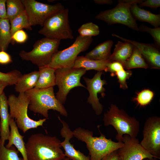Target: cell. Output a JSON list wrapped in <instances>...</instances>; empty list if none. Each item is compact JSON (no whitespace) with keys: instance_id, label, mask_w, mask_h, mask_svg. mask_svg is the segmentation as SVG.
<instances>
[{"instance_id":"1","label":"cell","mask_w":160,"mask_h":160,"mask_svg":"<svg viewBox=\"0 0 160 160\" xmlns=\"http://www.w3.org/2000/svg\"><path fill=\"white\" fill-rule=\"evenodd\" d=\"M61 141L55 136L41 133L31 135L25 144L28 160H63Z\"/></svg>"},{"instance_id":"2","label":"cell","mask_w":160,"mask_h":160,"mask_svg":"<svg viewBox=\"0 0 160 160\" xmlns=\"http://www.w3.org/2000/svg\"><path fill=\"white\" fill-rule=\"evenodd\" d=\"M74 137L86 144L90 160H102L111 152L118 150L124 145L122 142H115L107 139L100 132L99 137L93 136V133L88 129L79 127L73 131Z\"/></svg>"},{"instance_id":"3","label":"cell","mask_w":160,"mask_h":160,"mask_svg":"<svg viewBox=\"0 0 160 160\" xmlns=\"http://www.w3.org/2000/svg\"><path fill=\"white\" fill-rule=\"evenodd\" d=\"M103 120L104 126L111 125L115 129L117 132L116 138L118 142H122L124 135L136 138L140 132L139 121L113 104H111L109 110L104 114Z\"/></svg>"},{"instance_id":"4","label":"cell","mask_w":160,"mask_h":160,"mask_svg":"<svg viewBox=\"0 0 160 160\" xmlns=\"http://www.w3.org/2000/svg\"><path fill=\"white\" fill-rule=\"evenodd\" d=\"M25 93L30 100L28 108L34 113L48 119V111L53 110L63 116H68L66 109L55 95L53 87L43 89L34 88Z\"/></svg>"},{"instance_id":"5","label":"cell","mask_w":160,"mask_h":160,"mask_svg":"<svg viewBox=\"0 0 160 160\" xmlns=\"http://www.w3.org/2000/svg\"><path fill=\"white\" fill-rule=\"evenodd\" d=\"M29 102L28 97L25 93H19L17 96L11 94L7 98L10 118L14 119L18 128L24 133L30 129L42 126L48 119L36 121L30 118L28 114Z\"/></svg>"},{"instance_id":"6","label":"cell","mask_w":160,"mask_h":160,"mask_svg":"<svg viewBox=\"0 0 160 160\" xmlns=\"http://www.w3.org/2000/svg\"><path fill=\"white\" fill-rule=\"evenodd\" d=\"M60 42V40L44 37L35 43L31 50L27 52L23 50L19 55L23 60L29 61L39 68L47 66L58 50Z\"/></svg>"},{"instance_id":"7","label":"cell","mask_w":160,"mask_h":160,"mask_svg":"<svg viewBox=\"0 0 160 160\" xmlns=\"http://www.w3.org/2000/svg\"><path fill=\"white\" fill-rule=\"evenodd\" d=\"M68 14V9L65 8L52 15L45 21L39 33L52 39H73L69 24Z\"/></svg>"},{"instance_id":"8","label":"cell","mask_w":160,"mask_h":160,"mask_svg":"<svg viewBox=\"0 0 160 160\" xmlns=\"http://www.w3.org/2000/svg\"><path fill=\"white\" fill-rule=\"evenodd\" d=\"M138 0H119L114 8L102 11L95 18L103 21L109 25L120 24L136 31H139L136 21L130 10L132 4Z\"/></svg>"},{"instance_id":"9","label":"cell","mask_w":160,"mask_h":160,"mask_svg":"<svg viewBox=\"0 0 160 160\" xmlns=\"http://www.w3.org/2000/svg\"><path fill=\"white\" fill-rule=\"evenodd\" d=\"M92 41V37L78 36L74 43L69 47L56 52L47 66L55 69L73 68L78 55L80 52L87 50Z\"/></svg>"},{"instance_id":"10","label":"cell","mask_w":160,"mask_h":160,"mask_svg":"<svg viewBox=\"0 0 160 160\" xmlns=\"http://www.w3.org/2000/svg\"><path fill=\"white\" fill-rule=\"evenodd\" d=\"M86 71L83 68L56 69L55 83L58 87V90L55 96L62 104L65 103L68 94L73 88L78 87L86 88L80 81L81 77Z\"/></svg>"},{"instance_id":"11","label":"cell","mask_w":160,"mask_h":160,"mask_svg":"<svg viewBox=\"0 0 160 160\" xmlns=\"http://www.w3.org/2000/svg\"><path fill=\"white\" fill-rule=\"evenodd\" d=\"M31 26L42 27L46 20L56 12L65 9L60 3L54 5L43 3L35 0H21Z\"/></svg>"},{"instance_id":"12","label":"cell","mask_w":160,"mask_h":160,"mask_svg":"<svg viewBox=\"0 0 160 160\" xmlns=\"http://www.w3.org/2000/svg\"><path fill=\"white\" fill-rule=\"evenodd\" d=\"M143 138L140 144L155 158L160 159V118L153 116L148 117L145 122Z\"/></svg>"},{"instance_id":"13","label":"cell","mask_w":160,"mask_h":160,"mask_svg":"<svg viewBox=\"0 0 160 160\" xmlns=\"http://www.w3.org/2000/svg\"><path fill=\"white\" fill-rule=\"evenodd\" d=\"M103 73L102 71H97L92 79L83 77L89 95L87 102L91 105L92 109L97 115H100L103 110V106L99 102L97 94H100L103 97L105 96V89L103 86L107 84L105 80L101 79Z\"/></svg>"},{"instance_id":"14","label":"cell","mask_w":160,"mask_h":160,"mask_svg":"<svg viewBox=\"0 0 160 160\" xmlns=\"http://www.w3.org/2000/svg\"><path fill=\"white\" fill-rule=\"evenodd\" d=\"M122 142L123 145L117 150L121 160H143L154 157L143 148L136 138L124 135Z\"/></svg>"},{"instance_id":"15","label":"cell","mask_w":160,"mask_h":160,"mask_svg":"<svg viewBox=\"0 0 160 160\" xmlns=\"http://www.w3.org/2000/svg\"><path fill=\"white\" fill-rule=\"evenodd\" d=\"M112 35L121 39L123 41H128L137 47L141 52L149 68L160 69V49L154 44L142 43L127 39L114 33L112 34Z\"/></svg>"},{"instance_id":"16","label":"cell","mask_w":160,"mask_h":160,"mask_svg":"<svg viewBox=\"0 0 160 160\" xmlns=\"http://www.w3.org/2000/svg\"><path fill=\"white\" fill-rule=\"evenodd\" d=\"M58 119L62 123L63 127L60 130L62 137L64 140L60 143V145L64 151L66 157L71 160H90L89 156H87L79 150H76L70 140L73 137V132L70 128L68 124L62 120L59 116Z\"/></svg>"},{"instance_id":"17","label":"cell","mask_w":160,"mask_h":160,"mask_svg":"<svg viewBox=\"0 0 160 160\" xmlns=\"http://www.w3.org/2000/svg\"><path fill=\"white\" fill-rule=\"evenodd\" d=\"M8 107L7 98L3 92L0 96V143L3 144L8 140L10 134Z\"/></svg>"},{"instance_id":"18","label":"cell","mask_w":160,"mask_h":160,"mask_svg":"<svg viewBox=\"0 0 160 160\" xmlns=\"http://www.w3.org/2000/svg\"><path fill=\"white\" fill-rule=\"evenodd\" d=\"M142 0H138L132 4L130 10L134 19L140 21L146 22L150 24L154 28L160 25V14H153L151 12L140 8L138 4Z\"/></svg>"},{"instance_id":"19","label":"cell","mask_w":160,"mask_h":160,"mask_svg":"<svg viewBox=\"0 0 160 160\" xmlns=\"http://www.w3.org/2000/svg\"><path fill=\"white\" fill-rule=\"evenodd\" d=\"M9 127L10 128L9 135L7 144L6 147L7 148L14 145L21 154L23 160H28L26 156L25 143L23 140L24 136L19 133L18 128L14 119L10 118Z\"/></svg>"},{"instance_id":"20","label":"cell","mask_w":160,"mask_h":160,"mask_svg":"<svg viewBox=\"0 0 160 160\" xmlns=\"http://www.w3.org/2000/svg\"><path fill=\"white\" fill-rule=\"evenodd\" d=\"M118 41L115 46L113 53L109 60L111 62L117 61L122 65L131 55L134 45L127 41Z\"/></svg>"},{"instance_id":"21","label":"cell","mask_w":160,"mask_h":160,"mask_svg":"<svg viewBox=\"0 0 160 160\" xmlns=\"http://www.w3.org/2000/svg\"><path fill=\"white\" fill-rule=\"evenodd\" d=\"M111 62L108 60H95L88 59L84 56H77L73 68H83L86 71L94 70L98 71L107 72V64Z\"/></svg>"},{"instance_id":"22","label":"cell","mask_w":160,"mask_h":160,"mask_svg":"<svg viewBox=\"0 0 160 160\" xmlns=\"http://www.w3.org/2000/svg\"><path fill=\"white\" fill-rule=\"evenodd\" d=\"M39 71H34L29 73L21 75L15 84V89L16 92L24 93L34 88L39 76Z\"/></svg>"},{"instance_id":"23","label":"cell","mask_w":160,"mask_h":160,"mask_svg":"<svg viewBox=\"0 0 160 160\" xmlns=\"http://www.w3.org/2000/svg\"><path fill=\"white\" fill-rule=\"evenodd\" d=\"M113 41L108 40L99 44L84 57L86 58L95 60H109L111 55V50Z\"/></svg>"},{"instance_id":"24","label":"cell","mask_w":160,"mask_h":160,"mask_svg":"<svg viewBox=\"0 0 160 160\" xmlns=\"http://www.w3.org/2000/svg\"><path fill=\"white\" fill-rule=\"evenodd\" d=\"M55 69L46 66L39 68V76L34 88L46 89L56 85Z\"/></svg>"},{"instance_id":"25","label":"cell","mask_w":160,"mask_h":160,"mask_svg":"<svg viewBox=\"0 0 160 160\" xmlns=\"http://www.w3.org/2000/svg\"><path fill=\"white\" fill-rule=\"evenodd\" d=\"M122 65L124 68L126 70L135 68L146 69L149 68L141 52L135 46L131 55Z\"/></svg>"},{"instance_id":"26","label":"cell","mask_w":160,"mask_h":160,"mask_svg":"<svg viewBox=\"0 0 160 160\" xmlns=\"http://www.w3.org/2000/svg\"><path fill=\"white\" fill-rule=\"evenodd\" d=\"M9 21L0 19V51H6L10 43L12 44Z\"/></svg>"},{"instance_id":"27","label":"cell","mask_w":160,"mask_h":160,"mask_svg":"<svg viewBox=\"0 0 160 160\" xmlns=\"http://www.w3.org/2000/svg\"><path fill=\"white\" fill-rule=\"evenodd\" d=\"M12 36L17 31L25 29H32L25 11L9 21Z\"/></svg>"},{"instance_id":"28","label":"cell","mask_w":160,"mask_h":160,"mask_svg":"<svg viewBox=\"0 0 160 160\" xmlns=\"http://www.w3.org/2000/svg\"><path fill=\"white\" fill-rule=\"evenodd\" d=\"M7 18L9 21L25 11L21 0H6Z\"/></svg>"},{"instance_id":"29","label":"cell","mask_w":160,"mask_h":160,"mask_svg":"<svg viewBox=\"0 0 160 160\" xmlns=\"http://www.w3.org/2000/svg\"><path fill=\"white\" fill-rule=\"evenodd\" d=\"M19 153L14 145L7 148L0 143V160H23L19 157Z\"/></svg>"},{"instance_id":"30","label":"cell","mask_w":160,"mask_h":160,"mask_svg":"<svg viewBox=\"0 0 160 160\" xmlns=\"http://www.w3.org/2000/svg\"><path fill=\"white\" fill-rule=\"evenodd\" d=\"M154 92L149 89H144L137 93L133 101L135 102L137 105L144 107L149 104L153 99Z\"/></svg>"},{"instance_id":"31","label":"cell","mask_w":160,"mask_h":160,"mask_svg":"<svg viewBox=\"0 0 160 160\" xmlns=\"http://www.w3.org/2000/svg\"><path fill=\"white\" fill-rule=\"evenodd\" d=\"M79 36L82 37H92L98 35L100 31L98 26L92 22L82 25L78 29Z\"/></svg>"},{"instance_id":"32","label":"cell","mask_w":160,"mask_h":160,"mask_svg":"<svg viewBox=\"0 0 160 160\" xmlns=\"http://www.w3.org/2000/svg\"><path fill=\"white\" fill-rule=\"evenodd\" d=\"M21 75V72L17 70H13L7 73L0 71V81L6 83L9 86L15 85Z\"/></svg>"},{"instance_id":"33","label":"cell","mask_w":160,"mask_h":160,"mask_svg":"<svg viewBox=\"0 0 160 160\" xmlns=\"http://www.w3.org/2000/svg\"><path fill=\"white\" fill-rule=\"evenodd\" d=\"M139 31L150 34L153 38L154 44L159 49L160 48V27L150 28L145 25L142 24L138 27Z\"/></svg>"},{"instance_id":"34","label":"cell","mask_w":160,"mask_h":160,"mask_svg":"<svg viewBox=\"0 0 160 160\" xmlns=\"http://www.w3.org/2000/svg\"><path fill=\"white\" fill-rule=\"evenodd\" d=\"M132 74V71L130 70H125L124 68L115 72L114 76H116L117 77L120 88L124 90L128 89L126 81L131 76Z\"/></svg>"},{"instance_id":"35","label":"cell","mask_w":160,"mask_h":160,"mask_svg":"<svg viewBox=\"0 0 160 160\" xmlns=\"http://www.w3.org/2000/svg\"><path fill=\"white\" fill-rule=\"evenodd\" d=\"M28 37L27 34L23 29L17 31L12 36V44L14 42L18 43H24L27 40Z\"/></svg>"},{"instance_id":"36","label":"cell","mask_w":160,"mask_h":160,"mask_svg":"<svg viewBox=\"0 0 160 160\" xmlns=\"http://www.w3.org/2000/svg\"><path fill=\"white\" fill-rule=\"evenodd\" d=\"M106 66L107 72H110L112 76H114L116 71L124 68L122 64L117 61L109 62L107 64Z\"/></svg>"},{"instance_id":"37","label":"cell","mask_w":160,"mask_h":160,"mask_svg":"<svg viewBox=\"0 0 160 160\" xmlns=\"http://www.w3.org/2000/svg\"><path fill=\"white\" fill-rule=\"evenodd\" d=\"M138 4V6L140 8L147 7L153 9H156L158 7H160V0H142L141 2Z\"/></svg>"},{"instance_id":"38","label":"cell","mask_w":160,"mask_h":160,"mask_svg":"<svg viewBox=\"0 0 160 160\" xmlns=\"http://www.w3.org/2000/svg\"><path fill=\"white\" fill-rule=\"evenodd\" d=\"M11 56L6 51H0V64L6 65L12 63Z\"/></svg>"},{"instance_id":"39","label":"cell","mask_w":160,"mask_h":160,"mask_svg":"<svg viewBox=\"0 0 160 160\" xmlns=\"http://www.w3.org/2000/svg\"><path fill=\"white\" fill-rule=\"evenodd\" d=\"M6 0H0V19L7 18Z\"/></svg>"},{"instance_id":"40","label":"cell","mask_w":160,"mask_h":160,"mask_svg":"<svg viewBox=\"0 0 160 160\" xmlns=\"http://www.w3.org/2000/svg\"><path fill=\"white\" fill-rule=\"evenodd\" d=\"M102 160H121L117 150L114 151L105 156Z\"/></svg>"},{"instance_id":"41","label":"cell","mask_w":160,"mask_h":160,"mask_svg":"<svg viewBox=\"0 0 160 160\" xmlns=\"http://www.w3.org/2000/svg\"><path fill=\"white\" fill-rule=\"evenodd\" d=\"M94 1L95 4L100 5H111L113 4L112 0H94Z\"/></svg>"},{"instance_id":"42","label":"cell","mask_w":160,"mask_h":160,"mask_svg":"<svg viewBox=\"0 0 160 160\" xmlns=\"http://www.w3.org/2000/svg\"><path fill=\"white\" fill-rule=\"evenodd\" d=\"M8 86V85L6 83L0 81V96L4 92V89Z\"/></svg>"},{"instance_id":"43","label":"cell","mask_w":160,"mask_h":160,"mask_svg":"<svg viewBox=\"0 0 160 160\" xmlns=\"http://www.w3.org/2000/svg\"><path fill=\"white\" fill-rule=\"evenodd\" d=\"M158 159H159L157 158L153 157L151 158H146L143 159V160H158Z\"/></svg>"},{"instance_id":"44","label":"cell","mask_w":160,"mask_h":160,"mask_svg":"<svg viewBox=\"0 0 160 160\" xmlns=\"http://www.w3.org/2000/svg\"><path fill=\"white\" fill-rule=\"evenodd\" d=\"M63 160H71L70 159H68V158H67V157H66L64 159H63Z\"/></svg>"}]
</instances>
